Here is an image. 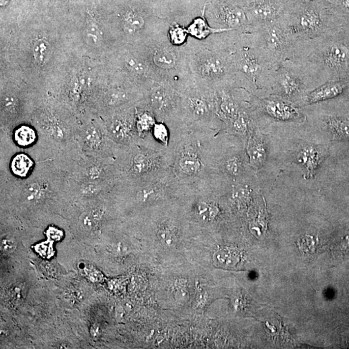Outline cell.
<instances>
[{
	"label": "cell",
	"mask_w": 349,
	"mask_h": 349,
	"mask_svg": "<svg viewBox=\"0 0 349 349\" xmlns=\"http://www.w3.org/2000/svg\"><path fill=\"white\" fill-rule=\"evenodd\" d=\"M233 86L251 93L271 84L279 65L269 59L254 30H236L232 49Z\"/></svg>",
	"instance_id": "cell-4"
},
{
	"label": "cell",
	"mask_w": 349,
	"mask_h": 349,
	"mask_svg": "<svg viewBox=\"0 0 349 349\" xmlns=\"http://www.w3.org/2000/svg\"><path fill=\"white\" fill-rule=\"evenodd\" d=\"M329 4L325 0L290 1L281 21L297 41L318 38L327 27Z\"/></svg>",
	"instance_id": "cell-8"
},
{
	"label": "cell",
	"mask_w": 349,
	"mask_h": 349,
	"mask_svg": "<svg viewBox=\"0 0 349 349\" xmlns=\"http://www.w3.org/2000/svg\"><path fill=\"white\" fill-rule=\"evenodd\" d=\"M323 122L336 139L349 141V117L325 116Z\"/></svg>",
	"instance_id": "cell-30"
},
{
	"label": "cell",
	"mask_w": 349,
	"mask_h": 349,
	"mask_svg": "<svg viewBox=\"0 0 349 349\" xmlns=\"http://www.w3.org/2000/svg\"><path fill=\"white\" fill-rule=\"evenodd\" d=\"M11 139L16 150L27 151L37 145L39 133L34 125L23 122L12 129Z\"/></svg>",
	"instance_id": "cell-24"
},
{
	"label": "cell",
	"mask_w": 349,
	"mask_h": 349,
	"mask_svg": "<svg viewBox=\"0 0 349 349\" xmlns=\"http://www.w3.org/2000/svg\"><path fill=\"white\" fill-rule=\"evenodd\" d=\"M141 53L155 82L169 84L180 93L195 85L184 46H174L165 36L145 44Z\"/></svg>",
	"instance_id": "cell-6"
},
{
	"label": "cell",
	"mask_w": 349,
	"mask_h": 349,
	"mask_svg": "<svg viewBox=\"0 0 349 349\" xmlns=\"http://www.w3.org/2000/svg\"><path fill=\"white\" fill-rule=\"evenodd\" d=\"M288 0H256L243 6L249 29L280 20L289 3Z\"/></svg>",
	"instance_id": "cell-18"
},
{
	"label": "cell",
	"mask_w": 349,
	"mask_h": 349,
	"mask_svg": "<svg viewBox=\"0 0 349 349\" xmlns=\"http://www.w3.org/2000/svg\"><path fill=\"white\" fill-rule=\"evenodd\" d=\"M135 106L115 113L111 115L110 118L104 121L109 137L117 145L128 146L139 143L135 126Z\"/></svg>",
	"instance_id": "cell-17"
},
{
	"label": "cell",
	"mask_w": 349,
	"mask_h": 349,
	"mask_svg": "<svg viewBox=\"0 0 349 349\" xmlns=\"http://www.w3.org/2000/svg\"><path fill=\"white\" fill-rule=\"evenodd\" d=\"M145 100L157 121L180 119L181 96L169 84L154 82L145 91Z\"/></svg>",
	"instance_id": "cell-12"
},
{
	"label": "cell",
	"mask_w": 349,
	"mask_h": 349,
	"mask_svg": "<svg viewBox=\"0 0 349 349\" xmlns=\"http://www.w3.org/2000/svg\"><path fill=\"white\" fill-rule=\"evenodd\" d=\"M77 141L82 153L90 157H114L116 144L111 141L104 122L91 120L80 125Z\"/></svg>",
	"instance_id": "cell-13"
},
{
	"label": "cell",
	"mask_w": 349,
	"mask_h": 349,
	"mask_svg": "<svg viewBox=\"0 0 349 349\" xmlns=\"http://www.w3.org/2000/svg\"><path fill=\"white\" fill-rule=\"evenodd\" d=\"M310 78L301 67L291 59L279 65L275 71L271 84L287 100L300 97L306 89V83Z\"/></svg>",
	"instance_id": "cell-16"
},
{
	"label": "cell",
	"mask_w": 349,
	"mask_h": 349,
	"mask_svg": "<svg viewBox=\"0 0 349 349\" xmlns=\"http://www.w3.org/2000/svg\"><path fill=\"white\" fill-rule=\"evenodd\" d=\"M220 130L184 122L178 127L171 168L184 194L217 188V176L221 173L214 147Z\"/></svg>",
	"instance_id": "cell-2"
},
{
	"label": "cell",
	"mask_w": 349,
	"mask_h": 349,
	"mask_svg": "<svg viewBox=\"0 0 349 349\" xmlns=\"http://www.w3.org/2000/svg\"><path fill=\"white\" fill-rule=\"evenodd\" d=\"M180 96V118L186 124L225 128L216 116L215 90L194 85L182 92Z\"/></svg>",
	"instance_id": "cell-9"
},
{
	"label": "cell",
	"mask_w": 349,
	"mask_h": 349,
	"mask_svg": "<svg viewBox=\"0 0 349 349\" xmlns=\"http://www.w3.org/2000/svg\"><path fill=\"white\" fill-rule=\"evenodd\" d=\"M230 1L234 2V3L238 4L241 6L245 5L246 4L250 3V2L256 1V0H230Z\"/></svg>",
	"instance_id": "cell-36"
},
{
	"label": "cell",
	"mask_w": 349,
	"mask_h": 349,
	"mask_svg": "<svg viewBox=\"0 0 349 349\" xmlns=\"http://www.w3.org/2000/svg\"><path fill=\"white\" fill-rule=\"evenodd\" d=\"M325 1H326V2H328V3H330V1H331L332 0H325Z\"/></svg>",
	"instance_id": "cell-39"
},
{
	"label": "cell",
	"mask_w": 349,
	"mask_h": 349,
	"mask_svg": "<svg viewBox=\"0 0 349 349\" xmlns=\"http://www.w3.org/2000/svg\"><path fill=\"white\" fill-rule=\"evenodd\" d=\"M186 29L189 36L198 40H204L211 34L231 31L225 29L212 28L204 16L196 18L186 27Z\"/></svg>",
	"instance_id": "cell-29"
},
{
	"label": "cell",
	"mask_w": 349,
	"mask_h": 349,
	"mask_svg": "<svg viewBox=\"0 0 349 349\" xmlns=\"http://www.w3.org/2000/svg\"><path fill=\"white\" fill-rule=\"evenodd\" d=\"M252 29L258 33L261 46L275 64L291 58L298 41L291 36L281 19Z\"/></svg>",
	"instance_id": "cell-11"
},
{
	"label": "cell",
	"mask_w": 349,
	"mask_h": 349,
	"mask_svg": "<svg viewBox=\"0 0 349 349\" xmlns=\"http://www.w3.org/2000/svg\"><path fill=\"white\" fill-rule=\"evenodd\" d=\"M0 194L1 205L28 215L74 203L69 176L52 161L36 162L33 173L24 179L0 171Z\"/></svg>",
	"instance_id": "cell-1"
},
{
	"label": "cell",
	"mask_w": 349,
	"mask_h": 349,
	"mask_svg": "<svg viewBox=\"0 0 349 349\" xmlns=\"http://www.w3.org/2000/svg\"><path fill=\"white\" fill-rule=\"evenodd\" d=\"M86 42L92 46H97L101 44L103 34L96 25H90L85 31Z\"/></svg>",
	"instance_id": "cell-34"
},
{
	"label": "cell",
	"mask_w": 349,
	"mask_h": 349,
	"mask_svg": "<svg viewBox=\"0 0 349 349\" xmlns=\"http://www.w3.org/2000/svg\"><path fill=\"white\" fill-rule=\"evenodd\" d=\"M36 161L26 151L16 150L7 157L0 158V171H5L14 177L24 179L31 175Z\"/></svg>",
	"instance_id": "cell-20"
},
{
	"label": "cell",
	"mask_w": 349,
	"mask_h": 349,
	"mask_svg": "<svg viewBox=\"0 0 349 349\" xmlns=\"http://www.w3.org/2000/svg\"><path fill=\"white\" fill-rule=\"evenodd\" d=\"M69 178L78 181L116 184L122 178L114 157H90L82 153L65 170Z\"/></svg>",
	"instance_id": "cell-10"
},
{
	"label": "cell",
	"mask_w": 349,
	"mask_h": 349,
	"mask_svg": "<svg viewBox=\"0 0 349 349\" xmlns=\"http://www.w3.org/2000/svg\"><path fill=\"white\" fill-rule=\"evenodd\" d=\"M343 5L347 9H349V0H343Z\"/></svg>",
	"instance_id": "cell-37"
},
{
	"label": "cell",
	"mask_w": 349,
	"mask_h": 349,
	"mask_svg": "<svg viewBox=\"0 0 349 349\" xmlns=\"http://www.w3.org/2000/svg\"><path fill=\"white\" fill-rule=\"evenodd\" d=\"M213 28L229 30H246L249 28L243 6L230 0H211L204 16Z\"/></svg>",
	"instance_id": "cell-15"
},
{
	"label": "cell",
	"mask_w": 349,
	"mask_h": 349,
	"mask_svg": "<svg viewBox=\"0 0 349 349\" xmlns=\"http://www.w3.org/2000/svg\"><path fill=\"white\" fill-rule=\"evenodd\" d=\"M323 159V155L320 148L313 145L303 147L297 155V161L307 170L309 177L316 174Z\"/></svg>",
	"instance_id": "cell-27"
},
{
	"label": "cell",
	"mask_w": 349,
	"mask_h": 349,
	"mask_svg": "<svg viewBox=\"0 0 349 349\" xmlns=\"http://www.w3.org/2000/svg\"><path fill=\"white\" fill-rule=\"evenodd\" d=\"M184 195V188L172 168L143 177L120 178L110 192L114 203L135 207L166 204L179 200Z\"/></svg>",
	"instance_id": "cell-5"
},
{
	"label": "cell",
	"mask_w": 349,
	"mask_h": 349,
	"mask_svg": "<svg viewBox=\"0 0 349 349\" xmlns=\"http://www.w3.org/2000/svg\"><path fill=\"white\" fill-rule=\"evenodd\" d=\"M135 126L140 140L150 138L151 132L157 118L145 98L135 106Z\"/></svg>",
	"instance_id": "cell-25"
},
{
	"label": "cell",
	"mask_w": 349,
	"mask_h": 349,
	"mask_svg": "<svg viewBox=\"0 0 349 349\" xmlns=\"http://www.w3.org/2000/svg\"><path fill=\"white\" fill-rule=\"evenodd\" d=\"M167 36L170 42L174 46L177 47L184 46L190 36L186 27L175 21L170 25Z\"/></svg>",
	"instance_id": "cell-32"
},
{
	"label": "cell",
	"mask_w": 349,
	"mask_h": 349,
	"mask_svg": "<svg viewBox=\"0 0 349 349\" xmlns=\"http://www.w3.org/2000/svg\"><path fill=\"white\" fill-rule=\"evenodd\" d=\"M234 33L235 30L213 34L204 40L189 36L184 47L195 85L213 90L233 85Z\"/></svg>",
	"instance_id": "cell-3"
},
{
	"label": "cell",
	"mask_w": 349,
	"mask_h": 349,
	"mask_svg": "<svg viewBox=\"0 0 349 349\" xmlns=\"http://www.w3.org/2000/svg\"><path fill=\"white\" fill-rule=\"evenodd\" d=\"M114 157L121 178H139L171 168L173 152L140 143L128 146L116 144Z\"/></svg>",
	"instance_id": "cell-7"
},
{
	"label": "cell",
	"mask_w": 349,
	"mask_h": 349,
	"mask_svg": "<svg viewBox=\"0 0 349 349\" xmlns=\"http://www.w3.org/2000/svg\"><path fill=\"white\" fill-rule=\"evenodd\" d=\"M246 151L252 169L257 171L260 170L265 163L267 149L263 137L256 126H254L248 135Z\"/></svg>",
	"instance_id": "cell-23"
},
{
	"label": "cell",
	"mask_w": 349,
	"mask_h": 349,
	"mask_svg": "<svg viewBox=\"0 0 349 349\" xmlns=\"http://www.w3.org/2000/svg\"><path fill=\"white\" fill-rule=\"evenodd\" d=\"M288 1H296V0H288Z\"/></svg>",
	"instance_id": "cell-40"
},
{
	"label": "cell",
	"mask_w": 349,
	"mask_h": 349,
	"mask_svg": "<svg viewBox=\"0 0 349 349\" xmlns=\"http://www.w3.org/2000/svg\"><path fill=\"white\" fill-rule=\"evenodd\" d=\"M116 184L78 181L69 177L70 193L74 202L91 200L110 194Z\"/></svg>",
	"instance_id": "cell-22"
},
{
	"label": "cell",
	"mask_w": 349,
	"mask_h": 349,
	"mask_svg": "<svg viewBox=\"0 0 349 349\" xmlns=\"http://www.w3.org/2000/svg\"><path fill=\"white\" fill-rule=\"evenodd\" d=\"M180 229L174 221L166 219L157 225V235L163 243L170 245L175 243L180 233Z\"/></svg>",
	"instance_id": "cell-31"
},
{
	"label": "cell",
	"mask_w": 349,
	"mask_h": 349,
	"mask_svg": "<svg viewBox=\"0 0 349 349\" xmlns=\"http://www.w3.org/2000/svg\"><path fill=\"white\" fill-rule=\"evenodd\" d=\"M346 86V84L341 82H326L306 94L305 105L317 104L336 97Z\"/></svg>",
	"instance_id": "cell-26"
},
{
	"label": "cell",
	"mask_w": 349,
	"mask_h": 349,
	"mask_svg": "<svg viewBox=\"0 0 349 349\" xmlns=\"http://www.w3.org/2000/svg\"><path fill=\"white\" fill-rule=\"evenodd\" d=\"M237 87L232 84L222 86L215 89V110L217 118L225 127L237 118L244 106L236 97Z\"/></svg>",
	"instance_id": "cell-19"
},
{
	"label": "cell",
	"mask_w": 349,
	"mask_h": 349,
	"mask_svg": "<svg viewBox=\"0 0 349 349\" xmlns=\"http://www.w3.org/2000/svg\"><path fill=\"white\" fill-rule=\"evenodd\" d=\"M32 53L35 61L39 65H44L48 62L52 55V48L50 44L44 39L35 41L32 47Z\"/></svg>",
	"instance_id": "cell-33"
},
{
	"label": "cell",
	"mask_w": 349,
	"mask_h": 349,
	"mask_svg": "<svg viewBox=\"0 0 349 349\" xmlns=\"http://www.w3.org/2000/svg\"><path fill=\"white\" fill-rule=\"evenodd\" d=\"M10 0H0L1 2V6H5L9 3Z\"/></svg>",
	"instance_id": "cell-38"
},
{
	"label": "cell",
	"mask_w": 349,
	"mask_h": 349,
	"mask_svg": "<svg viewBox=\"0 0 349 349\" xmlns=\"http://www.w3.org/2000/svg\"><path fill=\"white\" fill-rule=\"evenodd\" d=\"M110 194L91 200L75 202L80 207L75 223L80 233L94 235L102 231L108 220L110 206L113 203Z\"/></svg>",
	"instance_id": "cell-14"
},
{
	"label": "cell",
	"mask_w": 349,
	"mask_h": 349,
	"mask_svg": "<svg viewBox=\"0 0 349 349\" xmlns=\"http://www.w3.org/2000/svg\"><path fill=\"white\" fill-rule=\"evenodd\" d=\"M219 168L221 174H225L235 180L243 173L244 161L239 153H229L219 159Z\"/></svg>",
	"instance_id": "cell-28"
},
{
	"label": "cell",
	"mask_w": 349,
	"mask_h": 349,
	"mask_svg": "<svg viewBox=\"0 0 349 349\" xmlns=\"http://www.w3.org/2000/svg\"><path fill=\"white\" fill-rule=\"evenodd\" d=\"M262 112L275 120L283 122H294L303 118L298 108L282 98H263L259 100Z\"/></svg>",
	"instance_id": "cell-21"
},
{
	"label": "cell",
	"mask_w": 349,
	"mask_h": 349,
	"mask_svg": "<svg viewBox=\"0 0 349 349\" xmlns=\"http://www.w3.org/2000/svg\"><path fill=\"white\" fill-rule=\"evenodd\" d=\"M16 242L10 236H6L1 239V249L4 253H11L16 249Z\"/></svg>",
	"instance_id": "cell-35"
}]
</instances>
